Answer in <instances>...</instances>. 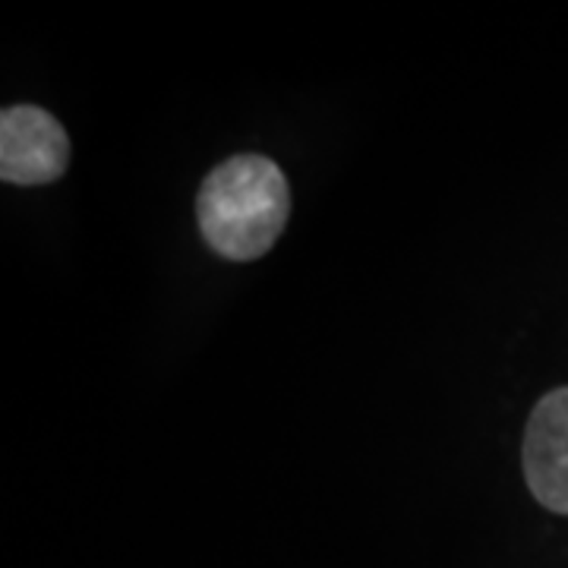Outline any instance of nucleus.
<instances>
[{
    "instance_id": "nucleus-1",
    "label": "nucleus",
    "mask_w": 568,
    "mask_h": 568,
    "mask_svg": "<svg viewBox=\"0 0 568 568\" xmlns=\"http://www.w3.org/2000/svg\"><path fill=\"white\" fill-rule=\"evenodd\" d=\"M291 215V190L282 168L263 155H234L200 186L196 219L205 244L224 260L250 263L282 237Z\"/></svg>"
},
{
    "instance_id": "nucleus-2",
    "label": "nucleus",
    "mask_w": 568,
    "mask_h": 568,
    "mask_svg": "<svg viewBox=\"0 0 568 568\" xmlns=\"http://www.w3.org/2000/svg\"><path fill=\"white\" fill-rule=\"evenodd\" d=\"M70 140L54 114L17 104L0 114V178L17 186H41L61 178Z\"/></svg>"
},
{
    "instance_id": "nucleus-3",
    "label": "nucleus",
    "mask_w": 568,
    "mask_h": 568,
    "mask_svg": "<svg viewBox=\"0 0 568 568\" xmlns=\"http://www.w3.org/2000/svg\"><path fill=\"white\" fill-rule=\"evenodd\" d=\"M521 458L534 499L556 515H568V388L537 402Z\"/></svg>"
}]
</instances>
